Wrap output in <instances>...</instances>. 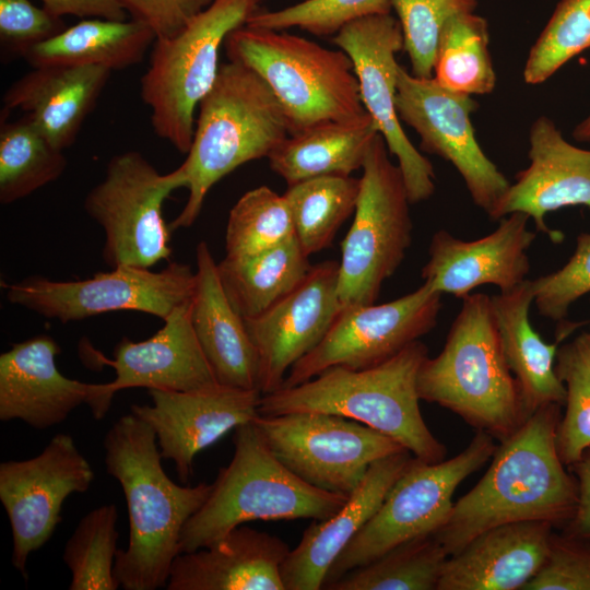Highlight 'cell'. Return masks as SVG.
Returning a JSON list of instances; mask_svg holds the SVG:
<instances>
[{
    "label": "cell",
    "mask_w": 590,
    "mask_h": 590,
    "mask_svg": "<svg viewBox=\"0 0 590 590\" xmlns=\"http://www.w3.org/2000/svg\"><path fill=\"white\" fill-rule=\"evenodd\" d=\"M185 188L178 166L161 174L140 152L126 151L107 163L105 176L84 199V210L105 233L103 260L110 268H152L169 259L172 228L163 216L169 194Z\"/></svg>",
    "instance_id": "cell-11"
},
{
    "label": "cell",
    "mask_w": 590,
    "mask_h": 590,
    "mask_svg": "<svg viewBox=\"0 0 590 590\" xmlns=\"http://www.w3.org/2000/svg\"><path fill=\"white\" fill-rule=\"evenodd\" d=\"M555 369L566 388L557 450L564 464H575L590 448V362L570 342L558 349Z\"/></svg>",
    "instance_id": "cell-41"
},
{
    "label": "cell",
    "mask_w": 590,
    "mask_h": 590,
    "mask_svg": "<svg viewBox=\"0 0 590 590\" xmlns=\"http://www.w3.org/2000/svg\"><path fill=\"white\" fill-rule=\"evenodd\" d=\"M359 186V178L351 175L318 176L288 186L283 196L306 256L331 245L337 231L355 211Z\"/></svg>",
    "instance_id": "cell-33"
},
{
    "label": "cell",
    "mask_w": 590,
    "mask_h": 590,
    "mask_svg": "<svg viewBox=\"0 0 590 590\" xmlns=\"http://www.w3.org/2000/svg\"><path fill=\"white\" fill-rule=\"evenodd\" d=\"M67 26L62 19L30 0H0V39L5 51L21 56L56 36Z\"/></svg>",
    "instance_id": "cell-44"
},
{
    "label": "cell",
    "mask_w": 590,
    "mask_h": 590,
    "mask_svg": "<svg viewBox=\"0 0 590 590\" xmlns=\"http://www.w3.org/2000/svg\"><path fill=\"white\" fill-rule=\"evenodd\" d=\"M531 280L508 293L491 296L502 350L515 376L527 416L548 404H563L566 388L555 369L557 341L546 343L533 329Z\"/></svg>",
    "instance_id": "cell-29"
},
{
    "label": "cell",
    "mask_w": 590,
    "mask_h": 590,
    "mask_svg": "<svg viewBox=\"0 0 590 590\" xmlns=\"http://www.w3.org/2000/svg\"><path fill=\"white\" fill-rule=\"evenodd\" d=\"M590 48V0H560L531 47L523 79L540 84L582 50Z\"/></svg>",
    "instance_id": "cell-39"
},
{
    "label": "cell",
    "mask_w": 590,
    "mask_h": 590,
    "mask_svg": "<svg viewBox=\"0 0 590 590\" xmlns=\"http://www.w3.org/2000/svg\"><path fill=\"white\" fill-rule=\"evenodd\" d=\"M196 261L191 322L201 349L221 385L258 389L256 347L244 318L223 288L217 263L205 241L198 244Z\"/></svg>",
    "instance_id": "cell-28"
},
{
    "label": "cell",
    "mask_w": 590,
    "mask_h": 590,
    "mask_svg": "<svg viewBox=\"0 0 590 590\" xmlns=\"http://www.w3.org/2000/svg\"><path fill=\"white\" fill-rule=\"evenodd\" d=\"M397 113L421 138V149L451 163L473 202L488 217L510 182L485 155L475 139L470 115L477 108L471 95L451 92L432 78L399 66Z\"/></svg>",
    "instance_id": "cell-16"
},
{
    "label": "cell",
    "mask_w": 590,
    "mask_h": 590,
    "mask_svg": "<svg viewBox=\"0 0 590 590\" xmlns=\"http://www.w3.org/2000/svg\"><path fill=\"white\" fill-rule=\"evenodd\" d=\"M496 447L495 438L477 430L450 459L426 462L413 457L377 511L338 556L323 587L404 542L435 534L450 516L457 487L492 458Z\"/></svg>",
    "instance_id": "cell-10"
},
{
    "label": "cell",
    "mask_w": 590,
    "mask_h": 590,
    "mask_svg": "<svg viewBox=\"0 0 590 590\" xmlns=\"http://www.w3.org/2000/svg\"><path fill=\"white\" fill-rule=\"evenodd\" d=\"M523 590H590V550L553 535L545 562Z\"/></svg>",
    "instance_id": "cell-45"
},
{
    "label": "cell",
    "mask_w": 590,
    "mask_h": 590,
    "mask_svg": "<svg viewBox=\"0 0 590 590\" xmlns=\"http://www.w3.org/2000/svg\"><path fill=\"white\" fill-rule=\"evenodd\" d=\"M428 356L420 340L374 367L332 366L300 385L262 394L260 415L323 412L352 418L398 441L415 458L439 462L446 446L429 430L420 410L416 379Z\"/></svg>",
    "instance_id": "cell-3"
},
{
    "label": "cell",
    "mask_w": 590,
    "mask_h": 590,
    "mask_svg": "<svg viewBox=\"0 0 590 590\" xmlns=\"http://www.w3.org/2000/svg\"><path fill=\"white\" fill-rule=\"evenodd\" d=\"M115 504L94 508L81 518L67 541L62 559L71 573L70 590H116L119 533Z\"/></svg>",
    "instance_id": "cell-37"
},
{
    "label": "cell",
    "mask_w": 590,
    "mask_h": 590,
    "mask_svg": "<svg viewBox=\"0 0 590 590\" xmlns=\"http://www.w3.org/2000/svg\"><path fill=\"white\" fill-rule=\"evenodd\" d=\"M94 471L69 434H56L40 453L0 463V502L12 534L11 563L26 579L32 553L45 545L61 521L66 499L86 492Z\"/></svg>",
    "instance_id": "cell-15"
},
{
    "label": "cell",
    "mask_w": 590,
    "mask_h": 590,
    "mask_svg": "<svg viewBox=\"0 0 590 590\" xmlns=\"http://www.w3.org/2000/svg\"><path fill=\"white\" fill-rule=\"evenodd\" d=\"M7 299L62 323L119 310H135L164 320L194 292L196 272L170 261L163 270L118 266L75 281L31 276L1 282Z\"/></svg>",
    "instance_id": "cell-13"
},
{
    "label": "cell",
    "mask_w": 590,
    "mask_h": 590,
    "mask_svg": "<svg viewBox=\"0 0 590 590\" xmlns=\"http://www.w3.org/2000/svg\"><path fill=\"white\" fill-rule=\"evenodd\" d=\"M353 223L341 244L337 292L342 306L374 304L412 241L410 199L399 165L378 133L367 151Z\"/></svg>",
    "instance_id": "cell-9"
},
{
    "label": "cell",
    "mask_w": 590,
    "mask_h": 590,
    "mask_svg": "<svg viewBox=\"0 0 590 590\" xmlns=\"http://www.w3.org/2000/svg\"><path fill=\"white\" fill-rule=\"evenodd\" d=\"M558 409L548 404L532 413L496 447L482 479L453 503L448 520L434 534L449 556L498 526L571 519L578 488L557 450Z\"/></svg>",
    "instance_id": "cell-1"
},
{
    "label": "cell",
    "mask_w": 590,
    "mask_h": 590,
    "mask_svg": "<svg viewBox=\"0 0 590 590\" xmlns=\"http://www.w3.org/2000/svg\"><path fill=\"white\" fill-rule=\"evenodd\" d=\"M103 445L106 471L120 484L129 517V541L117 551L115 576L125 590L166 587L181 531L212 484L182 486L172 481L155 433L131 412L113 424Z\"/></svg>",
    "instance_id": "cell-2"
},
{
    "label": "cell",
    "mask_w": 590,
    "mask_h": 590,
    "mask_svg": "<svg viewBox=\"0 0 590 590\" xmlns=\"http://www.w3.org/2000/svg\"><path fill=\"white\" fill-rule=\"evenodd\" d=\"M416 388L421 400L456 413L499 442L528 418L502 350L491 296L462 298L441 352L422 362Z\"/></svg>",
    "instance_id": "cell-5"
},
{
    "label": "cell",
    "mask_w": 590,
    "mask_h": 590,
    "mask_svg": "<svg viewBox=\"0 0 590 590\" xmlns=\"http://www.w3.org/2000/svg\"><path fill=\"white\" fill-rule=\"evenodd\" d=\"M403 33L412 73L432 78L440 33L453 16L474 12L477 0H390Z\"/></svg>",
    "instance_id": "cell-40"
},
{
    "label": "cell",
    "mask_w": 590,
    "mask_h": 590,
    "mask_svg": "<svg viewBox=\"0 0 590 590\" xmlns=\"http://www.w3.org/2000/svg\"><path fill=\"white\" fill-rule=\"evenodd\" d=\"M234 455L203 505L185 524L179 554L209 546L253 520H324L349 496L315 487L291 472L266 445L253 421L234 429Z\"/></svg>",
    "instance_id": "cell-6"
},
{
    "label": "cell",
    "mask_w": 590,
    "mask_h": 590,
    "mask_svg": "<svg viewBox=\"0 0 590 590\" xmlns=\"http://www.w3.org/2000/svg\"><path fill=\"white\" fill-rule=\"evenodd\" d=\"M191 298L177 306L151 338L137 342L122 338L113 359L96 353L101 365L115 370L114 380L107 382L113 396L138 387L193 391L220 384L194 333Z\"/></svg>",
    "instance_id": "cell-23"
},
{
    "label": "cell",
    "mask_w": 590,
    "mask_h": 590,
    "mask_svg": "<svg viewBox=\"0 0 590 590\" xmlns=\"http://www.w3.org/2000/svg\"><path fill=\"white\" fill-rule=\"evenodd\" d=\"M110 73L99 66L34 68L8 87L2 111L22 110L55 148L63 151L74 143Z\"/></svg>",
    "instance_id": "cell-27"
},
{
    "label": "cell",
    "mask_w": 590,
    "mask_h": 590,
    "mask_svg": "<svg viewBox=\"0 0 590 590\" xmlns=\"http://www.w3.org/2000/svg\"><path fill=\"white\" fill-rule=\"evenodd\" d=\"M152 404H132L130 412L155 433L163 459L175 463L187 483L196 456L231 429L259 415L262 393L224 385L193 391L149 389Z\"/></svg>",
    "instance_id": "cell-20"
},
{
    "label": "cell",
    "mask_w": 590,
    "mask_h": 590,
    "mask_svg": "<svg viewBox=\"0 0 590 590\" xmlns=\"http://www.w3.org/2000/svg\"><path fill=\"white\" fill-rule=\"evenodd\" d=\"M131 19L148 25L156 38L179 33L214 0H119Z\"/></svg>",
    "instance_id": "cell-46"
},
{
    "label": "cell",
    "mask_w": 590,
    "mask_h": 590,
    "mask_svg": "<svg viewBox=\"0 0 590 590\" xmlns=\"http://www.w3.org/2000/svg\"><path fill=\"white\" fill-rule=\"evenodd\" d=\"M156 36L144 23L131 19H83L34 46L24 59L33 67L99 66L122 70L142 61Z\"/></svg>",
    "instance_id": "cell-30"
},
{
    "label": "cell",
    "mask_w": 590,
    "mask_h": 590,
    "mask_svg": "<svg viewBox=\"0 0 590 590\" xmlns=\"http://www.w3.org/2000/svg\"><path fill=\"white\" fill-rule=\"evenodd\" d=\"M290 552L279 536L241 524L215 543L175 558L168 590H285Z\"/></svg>",
    "instance_id": "cell-26"
},
{
    "label": "cell",
    "mask_w": 590,
    "mask_h": 590,
    "mask_svg": "<svg viewBox=\"0 0 590 590\" xmlns=\"http://www.w3.org/2000/svg\"><path fill=\"white\" fill-rule=\"evenodd\" d=\"M571 343L590 362V331L581 333Z\"/></svg>",
    "instance_id": "cell-50"
},
{
    "label": "cell",
    "mask_w": 590,
    "mask_h": 590,
    "mask_svg": "<svg viewBox=\"0 0 590 590\" xmlns=\"http://www.w3.org/2000/svg\"><path fill=\"white\" fill-rule=\"evenodd\" d=\"M530 216L514 212L500 219L488 235L463 240L449 232H436L428 247L429 259L422 278L441 294L464 298L482 285L492 284L499 293L520 286L530 271L528 250L536 234L528 228Z\"/></svg>",
    "instance_id": "cell-21"
},
{
    "label": "cell",
    "mask_w": 590,
    "mask_h": 590,
    "mask_svg": "<svg viewBox=\"0 0 590 590\" xmlns=\"http://www.w3.org/2000/svg\"><path fill=\"white\" fill-rule=\"evenodd\" d=\"M573 137L577 141H590V115L575 127L573 131Z\"/></svg>",
    "instance_id": "cell-49"
},
{
    "label": "cell",
    "mask_w": 590,
    "mask_h": 590,
    "mask_svg": "<svg viewBox=\"0 0 590 590\" xmlns=\"http://www.w3.org/2000/svg\"><path fill=\"white\" fill-rule=\"evenodd\" d=\"M229 61L259 74L281 104L290 134L326 122H352L365 109L351 58L305 37L248 25L225 40Z\"/></svg>",
    "instance_id": "cell-7"
},
{
    "label": "cell",
    "mask_w": 590,
    "mask_h": 590,
    "mask_svg": "<svg viewBox=\"0 0 590 590\" xmlns=\"http://www.w3.org/2000/svg\"><path fill=\"white\" fill-rule=\"evenodd\" d=\"M413 457L403 450L374 462L333 516L311 522L282 564L285 590L322 589L338 556L377 511Z\"/></svg>",
    "instance_id": "cell-24"
},
{
    "label": "cell",
    "mask_w": 590,
    "mask_h": 590,
    "mask_svg": "<svg viewBox=\"0 0 590 590\" xmlns=\"http://www.w3.org/2000/svg\"><path fill=\"white\" fill-rule=\"evenodd\" d=\"M253 423L271 452L296 476L345 496L374 462L406 450L363 423L323 412L259 414Z\"/></svg>",
    "instance_id": "cell-12"
},
{
    "label": "cell",
    "mask_w": 590,
    "mask_h": 590,
    "mask_svg": "<svg viewBox=\"0 0 590 590\" xmlns=\"http://www.w3.org/2000/svg\"><path fill=\"white\" fill-rule=\"evenodd\" d=\"M529 166L502 197L489 219L523 212L536 231L559 243L563 234L547 227L548 212L571 205L590 208V150L566 141L554 121L539 117L530 129Z\"/></svg>",
    "instance_id": "cell-22"
},
{
    "label": "cell",
    "mask_w": 590,
    "mask_h": 590,
    "mask_svg": "<svg viewBox=\"0 0 590 590\" xmlns=\"http://www.w3.org/2000/svg\"><path fill=\"white\" fill-rule=\"evenodd\" d=\"M449 555L434 534L404 542L323 587L327 590H437Z\"/></svg>",
    "instance_id": "cell-36"
},
{
    "label": "cell",
    "mask_w": 590,
    "mask_h": 590,
    "mask_svg": "<svg viewBox=\"0 0 590 590\" xmlns=\"http://www.w3.org/2000/svg\"><path fill=\"white\" fill-rule=\"evenodd\" d=\"M488 46V23L483 16L468 12L451 17L439 36L433 78L451 92L491 93L496 73Z\"/></svg>",
    "instance_id": "cell-35"
},
{
    "label": "cell",
    "mask_w": 590,
    "mask_h": 590,
    "mask_svg": "<svg viewBox=\"0 0 590 590\" xmlns=\"http://www.w3.org/2000/svg\"><path fill=\"white\" fill-rule=\"evenodd\" d=\"M531 285L539 314L562 321L570 306L590 293V233L578 235L575 251L564 267L531 280Z\"/></svg>",
    "instance_id": "cell-43"
},
{
    "label": "cell",
    "mask_w": 590,
    "mask_h": 590,
    "mask_svg": "<svg viewBox=\"0 0 590 590\" xmlns=\"http://www.w3.org/2000/svg\"><path fill=\"white\" fill-rule=\"evenodd\" d=\"M441 295L424 282L385 304L343 306L321 342L291 367L282 388L332 366L364 369L386 362L436 326Z\"/></svg>",
    "instance_id": "cell-14"
},
{
    "label": "cell",
    "mask_w": 590,
    "mask_h": 590,
    "mask_svg": "<svg viewBox=\"0 0 590 590\" xmlns=\"http://www.w3.org/2000/svg\"><path fill=\"white\" fill-rule=\"evenodd\" d=\"M288 135L283 108L263 79L238 62L221 64L199 104L192 142L179 166L188 198L170 228L190 227L217 181L240 165L268 158Z\"/></svg>",
    "instance_id": "cell-4"
},
{
    "label": "cell",
    "mask_w": 590,
    "mask_h": 590,
    "mask_svg": "<svg viewBox=\"0 0 590 590\" xmlns=\"http://www.w3.org/2000/svg\"><path fill=\"white\" fill-rule=\"evenodd\" d=\"M339 262L311 266L303 282L263 312L244 318L259 359L258 390L282 388L285 375L324 338L343 307L337 292Z\"/></svg>",
    "instance_id": "cell-18"
},
{
    "label": "cell",
    "mask_w": 590,
    "mask_h": 590,
    "mask_svg": "<svg viewBox=\"0 0 590 590\" xmlns=\"http://www.w3.org/2000/svg\"><path fill=\"white\" fill-rule=\"evenodd\" d=\"M552 527L520 521L484 531L448 557L437 590H523L545 562Z\"/></svg>",
    "instance_id": "cell-25"
},
{
    "label": "cell",
    "mask_w": 590,
    "mask_h": 590,
    "mask_svg": "<svg viewBox=\"0 0 590 590\" xmlns=\"http://www.w3.org/2000/svg\"><path fill=\"white\" fill-rule=\"evenodd\" d=\"M50 13L62 17H101L108 20H127V11L119 0H40Z\"/></svg>",
    "instance_id": "cell-47"
},
{
    "label": "cell",
    "mask_w": 590,
    "mask_h": 590,
    "mask_svg": "<svg viewBox=\"0 0 590 590\" xmlns=\"http://www.w3.org/2000/svg\"><path fill=\"white\" fill-rule=\"evenodd\" d=\"M294 235L284 196L260 186L244 193L231 209L225 233V257L257 255Z\"/></svg>",
    "instance_id": "cell-38"
},
{
    "label": "cell",
    "mask_w": 590,
    "mask_h": 590,
    "mask_svg": "<svg viewBox=\"0 0 590 590\" xmlns=\"http://www.w3.org/2000/svg\"><path fill=\"white\" fill-rule=\"evenodd\" d=\"M259 1L214 0L175 36L155 39L140 94L155 134L180 153L190 149L196 108L217 76L220 48Z\"/></svg>",
    "instance_id": "cell-8"
},
{
    "label": "cell",
    "mask_w": 590,
    "mask_h": 590,
    "mask_svg": "<svg viewBox=\"0 0 590 590\" xmlns=\"http://www.w3.org/2000/svg\"><path fill=\"white\" fill-rule=\"evenodd\" d=\"M378 133L371 117L361 121L320 123L290 134L268 160L271 169L287 186L318 176H350L362 168Z\"/></svg>",
    "instance_id": "cell-31"
},
{
    "label": "cell",
    "mask_w": 590,
    "mask_h": 590,
    "mask_svg": "<svg viewBox=\"0 0 590 590\" xmlns=\"http://www.w3.org/2000/svg\"><path fill=\"white\" fill-rule=\"evenodd\" d=\"M391 11L390 0H305L276 11L257 10L246 25L276 31L298 27L329 36L353 21Z\"/></svg>",
    "instance_id": "cell-42"
},
{
    "label": "cell",
    "mask_w": 590,
    "mask_h": 590,
    "mask_svg": "<svg viewBox=\"0 0 590 590\" xmlns=\"http://www.w3.org/2000/svg\"><path fill=\"white\" fill-rule=\"evenodd\" d=\"M296 236L257 255L217 262L223 288L243 318L263 312L297 287L311 266Z\"/></svg>",
    "instance_id": "cell-32"
},
{
    "label": "cell",
    "mask_w": 590,
    "mask_h": 590,
    "mask_svg": "<svg viewBox=\"0 0 590 590\" xmlns=\"http://www.w3.org/2000/svg\"><path fill=\"white\" fill-rule=\"evenodd\" d=\"M0 123V202L10 204L57 180L66 170L63 151L55 148L26 117Z\"/></svg>",
    "instance_id": "cell-34"
},
{
    "label": "cell",
    "mask_w": 590,
    "mask_h": 590,
    "mask_svg": "<svg viewBox=\"0 0 590 590\" xmlns=\"http://www.w3.org/2000/svg\"><path fill=\"white\" fill-rule=\"evenodd\" d=\"M61 347L50 335L40 334L14 343L0 355V420L22 421L47 429L66 421L86 403L95 420H102L114 396L107 382L88 384L66 377L56 357Z\"/></svg>",
    "instance_id": "cell-19"
},
{
    "label": "cell",
    "mask_w": 590,
    "mask_h": 590,
    "mask_svg": "<svg viewBox=\"0 0 590 590\" xmlns=\"http://www.w3.org/2000/svg\"><path fill=\"white\" fill-rule=\"evenodd\" d=\"M333 43L353 62L363 105L398 160L410 202L429 199L435 191L433 165L406 137L396 107V55L403 48L399 20L391 13L358 19L343 26Z\"/></svg>",
    "instance_id": "cell-17"
},
{
    "label": "cell",
    "mask_w": 590,
    "mask_h": 590,
    "mask_svg": "<svg viewBox=\"0 0 590 590\" xmlns=\"http://www.w3.org/2000/svg\"><path fill=\"white\" fill-rule=\"evenodd\" d=\"M578 475V499L571 517L570 532L574 538H590V448L574 464Z\"/></svg>",
    "instance_id": "cell-48"
}]
</instances>
